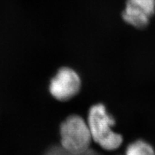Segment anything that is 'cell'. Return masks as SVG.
<instances>
[{
    "label": "cell",
    "mask_w": 155,
    "mask_h": 155,
    "mask_svg": "<svg viewBox=\"0 0 155 155\" xmlns=\"http://www.w3.org/2000/svg\"><path fill=\"white\" fill-rule=\"evenodd\" d=\"M86 121L93 141L101 148L113 152L121 147L123 136L114 129L116 120L104 104H96L89 108Z\"/></svg>",
    "instance_id": "obj_1"
},
{
    "label": "cell",
    "mask_w": 155,
    "mask_h": 155,
    "mask_svg": "<svg viewBox=\"0 0 155 155\" xmlns=\"http://www.w3.org/2000/svg\"><path fill=\"white\" fill-rule=\"evenodd\" d=\"M60 134L62 146L73 154L86 152L93 141L87 121L78 115L70 116L61 124Z\"/></svg>",
    "instance_id": "obj_2"
},
{
    "label": "cell",
    "mask_w": 155,
    "mask_h": 155,
    "mask_svg": "<svg viewBox=\"0 0 155 155\" xmlns=\"http://www.w3.org/2000/svg\"><path fill=\"white\" fill-rule=\"evenodd\" d=\"M81 79L75 70L68 67L61 68L51 79L49 91L54 98L66 101L80 92Z\"/></svg>",
    "instance_id": "obj_3"
},
{
    "label": "cell",
    "mask_w": 155,
    "mask_h": 155,
    "mask_svg": "<svg viewBox=\"0 0 155 155\" xmlns=\"http://www.w3.org/2000/svg\"><path fill=\"white\" fill-rule=\"evenodd\" d=\"M154 13L155 0H127L122 18L134 28L144 29Z\"/></svg>",
    "instance_id": "obj_4"
},
{
    "label": "cell",
    "mask_w": 155,
    "mask_h": 155,
    "mask_svg": "<svg viewBox=\"0 0 155 155\" xmlns=\"http://www.w3.org/2000/svg\"><path fill=\"white\" fill-rule=\"evenodd\" d=\"M124 155H155V149L144 139H137L128 144Z\"/></svg>",
    "instance_id": "obj_5"
}]
</instances>
